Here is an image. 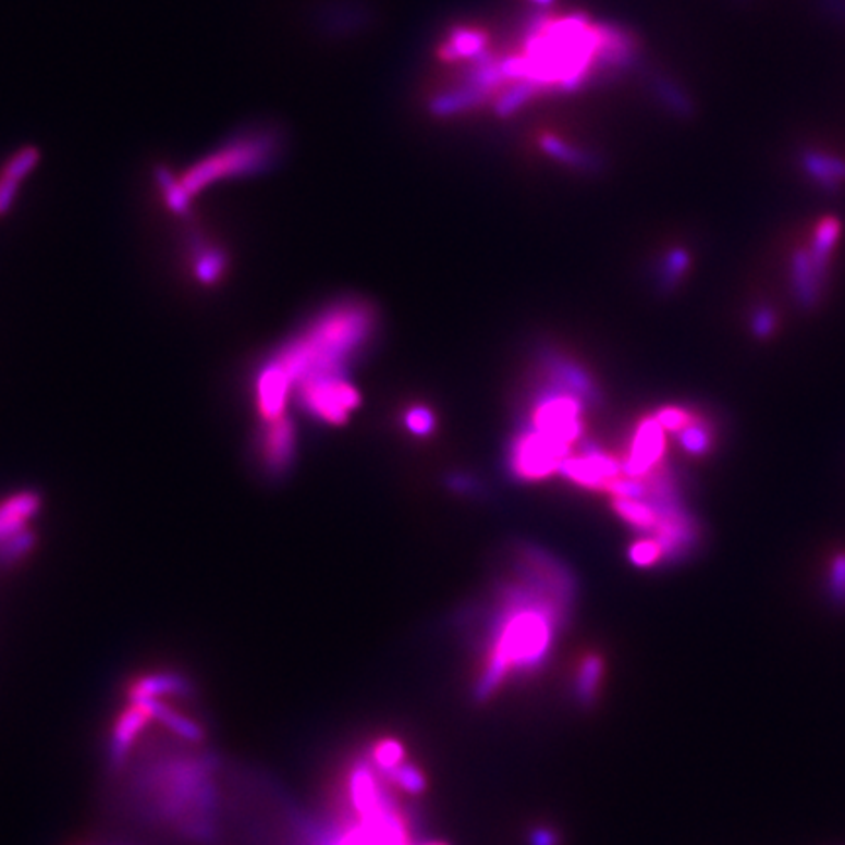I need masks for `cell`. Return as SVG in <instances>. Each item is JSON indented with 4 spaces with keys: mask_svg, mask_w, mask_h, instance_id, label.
<instances>
[{
    "mask_svg": "<svg viewBox=\"0 0 845 845\" xmlns=\"http://www.w3.org/2000/svg\"><path fill=\"white\" fill-rule=\"evenodd\" d=\"M528 586H513L503 597V613L493 628L488 660L474 687L478 701H488L513 672L530 673L547 662L558 626L572 603V584L562 570L532 562Z\"/></svg>",
    "mask_w": 845,
    "mask_h": 845,
    "instance_id": "6da1fadb",
    "label": "cell"
},
{
    "mask_svg": "<svg viewBox=\"0 0 845 845\" xmlns=\"http://www.w3.org/2000/svg\"><path fill=\"white\" fill-rule=\"evenodd\" d=\"M375 314L360 302H346L316 317L279 355L267 365L272 366L294 392L299 380L314 375L343 372V366L355 355L372 333Z\"/></svg>",
    "mask_w": 845,
    "mask_h": 845,
    "instance_id": "7a4b0ae2",
    "label": "cell"
},
{
    "mask_svg": "<svg viewBox=\"0 0 845 845\" xmlns=\"http://www.w3.org/2000/svg\"><path fill=\"white\" fill-rule=\"evenodd\" d=\"M294 388L302 409L316 417L317 421L341 425L360 405L358 390L343 372L308 376Z\"/></svg>",
    "mask_w": 845,
    "mask_h": 845,
    "instance_id": "3957f363",
    "label": "cell"
},
{
    "mask_svg": "<svg viewBox=\"0 0 845 845\" xmlns=\"http://www.w3.org/2000/svg\"><path fill=\"white\" fill-rule=\"evenodd\" d=\"M530 421L532 431L572 446L584 431L581 402L570 392H554L532 407Z\"/></svg>",
    "mask_w": 845,
    "mask_h": 845,
    "instance_id": "277c9868",
    "label": "cell"
},
{
    "mask_svg": "<svg viewBox=\"0 0 845 845\" xmlns=\"http://www.w3.org/2000/svg\"><path fill=\"white\" fill-rule=\"evenodd\" d=\"M39 498L32 491H20L9 500L0 501V558L16 562L32 548L29 521L36 517Z\"/></svg>",
    "mask_w": 845,
    "mask_h": 845,
    "instance_id": "5b68a950",
    "label": "cell"
},
{
    "mask_svg": "<svg viewBox=\"0 0 845 845\" xmlns=\"http://www.w3.org/2000/svg\"><path fill=\"white\" fill-rule=\"evenodd\" d=\"M570 456V446L548 439L537 431L521 434L511 454L513 472L521 480L538 481L562 470Z\"/></svg>",
    "mask_w": 845,
    "mask_h": 845,
    "instance_id": "8992f818",
    "label": "cell"
},
{
    "mask_svg": "<svg viewBox=\"0 0 845 845\" xmlns=\"http://www.w3.org/2000/svg\"><path fill=\"white\" fill-rule=\"evenodd\" d=\"M259 458L262 462V468L280 476L282 472L290 468L296 454V427L290 421L289 417L279 419L274 422H265L260 429Z\"/></svg>",
    "mask_w": 845,
    "mask_h": 845,
    "instance_id": "52a82bcc",
    "label": "cell"
},
{
    "mask_svg": "<svg viewBox=\"0 0 845 845\" xmlns=\"http://www.w3.org/2000/svg\"><path fill=\"white\" fill-rule=\"evenodd\" d=\"M665 451V429L658 419H646L634 432L633 444L625 461V472L630 478H644L656 470Z\"/></svg>",
    "mask_w": 845,
    "mask_h": 845,
    "instance_id": "ba28073f",
    "label": "cell"
},
{
    "mask_svg": "<svg viewBox=\"0 0 845 845\" xmlns=\"http://www.w3.org/2000/svg\"><path fill=\"white\" fill-rule=\"evenodd\" d=\"M562 472L566 474L567 480L574 481L577 486L584 488H603L613 493L619 483V472L616 462L603 452H586L579 456H567V461L562 466Z\"/></svg>",
    "mask_w": 845,
    "mask_h": 845,
    "instance_id": "9c48e42d",
    "label": "cell"
},
{
    "mask_svg": "<svg viewBox=\"0 0 845 845\" xmlns=\"http://www.w3.org/2000/svg\"><path fill=\"white\" fill-rule=\"evenodd\" d=\"M798 167L808 181L826 193H837L845 184V159L820 149H803Z\"/></svg>",
    "mask_w": 845,
    "mask_h": 845,
    "instance_id": "30bf717a",
    "label": "cell"
},
{
    "mask_svg": "<svg viewBox=\"0 0 845 845\" xmlns=\"http://www.w3.org/2000/svg\"><path fill=\"white\" fill-rule=\"evenodd\" d=\"M605 677V662L599 653H589L586 656L579 670H577L576 683H574V693L579 705L591 707L597 701V695L601 689V682Z\"/></svg>",
    "mask_w": 845,
    "mask_h": 845,
    "instance_id": "8fae6325",
    "label": "cell"
},
{
    "mask_svg": "<svg viewBox=\"0 0 845 845\" xmlns=\"http://www.w3.org/2000/svg\"><path fill=\"white\" fill-rule=\"evenodd\" d=\"M486 44H488V36L481 29H452L449 39L442 44L441 58L446 59V61L476 59L480 53H483Z\"/></svg>",
    "mask_w": 845,
    "mask_h": 845,
    "instance_id": "7c38bea8",
    "label": "cell"
},
{
    "mask_svg": "<svg viewBox=\"0 0 845 845\" xmlns=\"http://www.w3.org/2000/svg\"><path fill=\"white\" fill-rule=\"evenodd\" d=\"M613 510L619 517L630 525V527L644 530V532H656L660 527L663 513L656 510L652 503L640 500L636 495H625V498H615Z\"/></svg>",
    "mask_w": 845,
    "mask_h": 845,
    "instance_id": "4fadbf2b",
    "label": "cell"
},
{
    "mask_svg": "<svg viewBox=\"0 0 845 845\" xmlns=\"http://www.w3.org/2000/svg\"><path fill=\"white\" fill-rule=\"evenodd\" d=\"M824 279L818 272L808 250H797L793 255V284L797 296L805 306H812L818 296V284Z\"/></svg>",
    "mask_w": 845,
    "mask_h": 845,
    "instance_id": "5bb4252c",
    "label": "cell"
},
{
    "mask_svg": "<svg viewBox=\"0 0 845 845\" xmlns=\"http://www.w3.org/2000/svg\"><path fill=\"white\" fill-rule=\"evenodd\" d=\"M840 233H842V221L834 218V216H826V218L818 221L817 230H815V240H812V249L808 250V253H810L812 262H815V267H817L818 272L822 277L826 274L828 259H830L832 250L836 247Z\"/></svg>",
    "mask_w": 845,
    "mask_h": 845,
    "instance_id": "9a60e30c",
    "label": "cell"
},
{
    "mask_svg": "<svg viewBox=\"0 0 845 845\" xmlns=\"http://www.w3.org/2000/svg\"><path fill=\"white\" fill-rule=\"evenodd\" d=\"M538 144H540L544 154L550 155L552 159H556V161L566 164V167L579 169V171H596L597 169V159L593 155L586 154L584 149L572 147L564 139L556 137V135H542Z\"/></svg>",
    "mask_w": 845,
    "mask_h": 845,
    "instance_id": "2e32d148",
    "label": "cell"
},
{
    "mask_svg": "<svg viewBox=\"0 0 845 845\" xmlns=\"http://www.w3.org/2000/svg\"><path fill=\"white\" fill-rule=\"evenodd\" d=\"M653 95L660 97L663 106L677 115V118H691L695 112V105H693L691 98L687 93H683L682 88L677 87L672 81H668L665 77L653 78Z\"/></svg>",
    "mask_w": 845,
    "mask_h": 845,
    "instance_id": "e0dca14e",
    "label": "cell"
},
{
    "mask_svg": "<svg viewBox=\"0 0 845 845\" xmlns=\"http://www.w3.org/2000/svg\"><path fill=\"white\" fill-rule=\"evenodd\" d=\"M385 777L390 779L395 787L402 788L404 793L414 797L421 795L427 788V779L422 775L421 769L415 768L414 763H400L390 773H385Z\"/></svg>",
    "mask_w": 845,
    "mask_h": 845,
    "instance_id": "ac0fdd59",
    "label": "cell"
},
{
    "mask_svg": "<svg viewBox=\"0 0 845 845\" xmlns=\"http://www.w3.org/2000/svg\"><path fill=\"white\" fill-rule=\"evenodd\" d=\"M663 556H668V554H665V548L658 538H642V540L634 542L633 548H630V560L636 566H653Z\"/></svg>",
    "mask_w": 845,
    "mask_h": 845,
    "instance_id": "d6986e66",
    "label": "cell"
},
{
    "mask_svg": "<svg viewBox=\"0 0 845 845\" xmlns=\"http://www.w3.org/2000/svg\"><path fill=\"white\" fill-rule=\"evenodd\" d=\"M404 746L397 739H382V742H378V746L375 748L376 768L384 771V773H390L400 763H404Z\"/></svg>",
    "mask_w": 845,
    "mask_h": 845,
    "instance_id": "ffe728a7",
    "label": "cell"
},
{
    "mask_svg": "<svg viewBox=\"0 0 845 845\" xmlns=\"http://www.w3.org/2000/svg\"><path fill=\"white\" fill-rule=\"evenodd\" d=\"M656 419L665 431L672 432L685 431L687 427H691L693 422L697 421L691 412H687L683 407H663L656 414Z\"/></svg>",
    "mask_w": 845,
    "mask_h": 845,
    "instance_id": "44dd1931",
    "label": "cell"
},
{
    "mask_svg": "<svg viewBox=\"0 0 845 845\" xmlns=\"http://www.w3.org/2000/svg\"><path fill=\"white\" fill-rule=\"evenodd\" d=\"M679 434H682L683 449L689 454H705L711 446V434L697 421Z\"/></svg>",
    "mask_w": 845,
    "mask_h": 845,
    "instance_id": "7402d4cb",
    "label": "cell"
},
{
    "mask_svg": "<svg viewBox=\"0 0 845 845\" xmlns=\"http://www.w3.org/2000/svg\"><path fill=\"white\" fill-rule=\"evenodd\" d=\"M830 593L834 601L844 605L845 603V554H837L832 560V574H830Z\"/></svg>",
    "mask_w": 845,
    "mask_h": 845,
    "instance_id": "603a6c76",
    "label": "cell"
},
{
    "mask_svg": "<svg viewBox=\"0 0 845 845\" xmlns=\"http://www.w3.org/2000/svg\"><path fill=\"white\" fill-rule=\"evenodd\" d=\"M405 425L414 434L422 437V434L431 432L434 419H432V414L427 407H414L405 415Z\"/></svg>",
    "mask_w": 845,
    "mask_h": 845,
    "instance_id": "cb8c5ba5",
    "label": "cell"
},
{
    "mask_svg": "<svg viewBox=\"0 0 845 845\" xmlns=\"http://www.w3.org/2000/svg\"><path fill=\"white\" fill-rule=\"evenodd\" d=\"M812 4L824 19L845 28V0H812Z\"/></svg>",
    "mask_w": 845,
    "mask_h": 845,
    "instance_id": "d4e9b609",
    "label": "cell"
},
{
    "mask_svg": "<svg viewBox=\"0 0 845 845\" xmlns=\"http://www.w3.org/2000/svg\"><path fill=\"white\" fill-rule=\"evenodd\" d=\"M775 327V316L769 311V309H761L754 317V331L756 335L768 336Z\"/></svg>",
    "mask_w": 845,
    "mask_h": 845,
    "instance_id": "484cf974",
    "label": "cell"
},
{
    "mask_svg": "<svg viewBox=\"0 0 845 845\" xmlns=\"http://www.w3.org/2000/svg\"><path fill=\"white\" fill-rule=\"evenodd\" d=\"M530 845H558V836L550 828H537L530 834Z\"/></svg>",
    "mask_w": 845,
    "mask_h": 845,
    "instance_id": "4316f807",
    "label": "cell"
},
{
    "mask_svg": "<svg viewBox=\"0 0 845 845\" xmlns=\"http://www.w3.org/2000/svg\"><path fill=\"white\" fill-rule=\"evenodd\" d=\"M425 845H449V844H439V842H432V844H425Z\"/></svg>",
    "mask_w": 845,
    "mask_h": 845,
    "instance_id": "83f0119b",
    "label": "cell"
},
{
    "mask_svg": "<svg viewBox=\"0 0 845 845\" xmlns=\"http://www.w3.org/2000/svg\"><path fill=\"white\" fill-rule=\"evenodd\" d=\"M537 2H550V0H537Z\"/></svg>",
    "mask_w": 845,
    "mask_h": 845,
    "instance_id": "f1b7e54d",
    "label": "cell"
},
{
    "mask_svg": "<svg viewBox=\"0 0 845 845\" xmlns=\"http://www.w3.org/2000/svg\"><path fill=\"white\" fill-rule=\"evenodd\" d=\"M739 2H746V0H739Z\"/></svg>",
    "mask_w": 845,
    "mask_h": 845,
    "instance_id": "f546056e",
    "label": "cell"
}]
</instances>
